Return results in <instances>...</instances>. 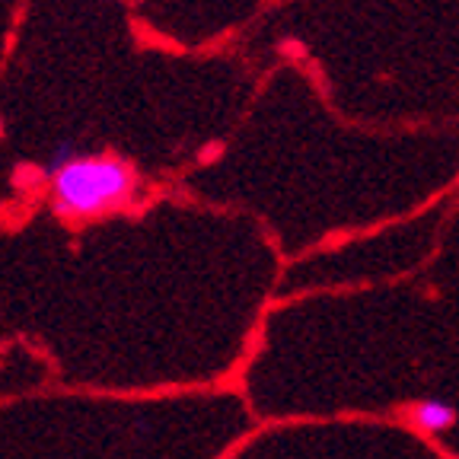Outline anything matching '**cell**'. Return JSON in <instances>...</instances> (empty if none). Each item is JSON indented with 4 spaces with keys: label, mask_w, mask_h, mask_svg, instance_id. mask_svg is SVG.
<instances>
[{
    "label": "cell",
    "mask_w": 459,
    "mask_h": 459,
    "mask_svg": "<svg viewBox=\"0 0 459 459\" xmlns=\"http://www.w3.org/2000/svg\"><path fill=\"white\" fill-rule=\"evenodd\" d=\"M134 169L115 157H77L61 147L51 160V211L65 221H86L118 208L134 192Z\"/></svg>",
    "instance_id": "6da1fadb"
},
{
    "label": "cell",
    "mask_w": 459,
    "mask_h": 459,
    "mask_svg": "<svg viewBox=\"0 0 459 459\" xmlns=\"http://www.w3.org/2000/svg\"><path fill=\"white\" fill-rule=\"evenodd\" d=\"M409 421L421 434H444L456 424V409L446 405L444 399H421L409 409Z\"/></svg>",
    "instance_id": "7a4b0ae2"
}]
</instances>
